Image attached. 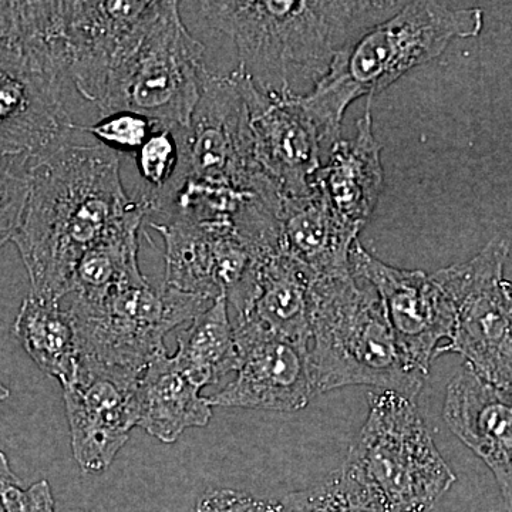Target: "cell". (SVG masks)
Here are the masks:
<instances>
[{
	"label": "cell",
	"mask_w": 512,
	"mask_h": 512,
	"mask_svg": "<svg viewBox=\"0 0 512 512\" xmlns=\"http://www.w3.org/2000/svg\"><path fill=\"white\" fill-rule=\"evenodd\" d=\"M28 204L15 242L32 295L59 301L72 293L83 255L137 211L121 183L116 151L64 143L30 161Z\"/></svg>",
	"instance_id": "6da1fadb"
},
{
	"label": "cell",
	"mask_w": 512,
	"mask_h": 512,
	"mask_svg": "<svg viewBox=\"0 0 512 512\" xmlns=\"http://www.w3.org/2000/svg\"><path fill=\"white\" fill-rule=\"evenodd\" d=\"M406 2L247 0L180 2L237 47L238 70L266 94L306 96L363 33Z\"/></svg>",
	"instance_id": "7a4b0ae2"
},
{
	"label": "cell",
	"mask_w": 512,
	"mask_h": 512,
	"mask_svg": "<svg viewBox=\"0 0 512 512\" xmlns=\"http://www.w3.org/2000/svg\"><path fill=\"white\" fill-rule=\"evenodd\" d=\"M483 10L450 2H406L338 56L329 73L306 96L303 106L333 147L343 117L360 97L372 99L421 64L443 55L457 39L480 35Z\"/></svg>",
	"instance_id": "3957f363"
},
{
	"label": "cell",
	"mask_w": 512,
	"mask_h": 512,
	"mask_svg": "<svg viewBox=\"0 0 512 512\" xmlns=\"http://www.w3.org/2000/svg\"><path fill=\"white\" fill-rule=\"evenodd\" d=\"M309 318L308 363L316 394L372 386L419 396L427 376L403 356L383 303L365 279L353 272L313 279Z\"/></svg>",
	"instance_id": "277c9868"
},
{
	"label": "cell",
	"mask_w": 512,
	"mask_h": 512,
	"mask_svg": "<svg viewBox=\"0 0 512 512\" xmlns=\"http://www.w3.org/2000/svg\"><path fill=\"white\" fill-rule=\"evenodd\" d=\"M369 413L345 466L390 512H430L456 483L416 399L394 390H372Z\"/></svg>",
	"instance_id": "5b68a950"
},
{
	"label": "cell",
	"mask_w": 512,
	"mask_h": 512,
	"mask_svg": "<svg viewBox=\"0 0 512 512\" xmlns=\"http://www.w3.org/2000/svg\"><path fill=\"white\" fill-rule=\"evenodd\" d=\"M214 301L146 279L99 298H74L67 309L79 345L80 365L137 382L154 357L167 352L164 338Z\"/></svg>",
	"instance_id": "8992f818"
},
{
	"label": "cell",
	"mask_w": 512,
	"mask_h": 512,
	"mask_svg": "<svg viewBox=\"0 0 512 512\" xmlns=\"http://www.w3.org/2000/svg\"><path fill=\"white\" fill-rule=\"evenodd\" d=\"M204 52L181 18L180 2H163L136 52L111 79L101 117L131 111L156 126L187 130L208 70Z\"/></svg>",
	"instance_id": "52a82bcc"
},
{
	"label": "cell",
	"mask_w": 512,
	"mask_h": 512,
	"mask_svg": "<svg viewBox=\"0 0 512 512\" xmlns=\"http://www.w3.org/2000/svg\"><path fill=\"white\" fill-rule=\"evenodd\" d=\"M163 2H52L43 33L47 67L84 100L103 103L111 79L136 52Z\"/></svg>",
	"instance_id": "ba28073f"
},
{
	"label": "cell",
	"mask_w": 512,
	"mask_h": 512,
	"mask_svg": "<svg viewBox=\"0 0 512 512\" xmlns=\"http://www.w3.org/2000/svg\"><path fill=\"white\" fill-rule=\"evenodd\" d=\"M181 131V167L173 195L188 183L254 194L274 204L281 201L282 195L256 164L247 101L234 73L221 76L207 70L190 127Z\"/></svg>",
	"instance_id": "9c48e42d"
},
{
	"label": "cell",
	"mask_w": 512,
	"mask_h": 512,
	"mask_svg": "<svg viewBox=\"0 0 512 512\" xmlns=\"http://www.w3.org/2000/svg\"><path fill=\"white\" fill-rule=\"evenodd\" d=\"M510 244L495 238L470 261L434 272L456 306V329L444 353L463 356L485 382L512 394V305L504 268Z\"/></svg>",
	"instance_id": "30bf717a"
},
{
	"label": "cell",
	"mask_w": 512,
	"mask_h": 512,
	"mask_svg": "<svg viewBox=\"0 0 512 512\" xmlns=\"http://www.w3.org/2000/svg\"><path fill=\"white\" fill-rule=\"evenodd\" d=\"M353 274L375 288L387 322L407 362L429 376L456 329V306L436 274L396 268L367 252L359 241L350 254Z\"/></svg>",
	"instance_id": "8fae6325"
},
{
	"label": "cell",
	"mask_w": 512,
	"mask_h": 512,
	"mask_svg": "<svg viewBox=\"0 0 512 512\" xmlns=\"http://www.w3.org/2000/svg\"><path fill=\"white\" fill-rule=\"evenodd\" d=\"M249 111L254 156L259 170L282 197H303L323 165L330 144L301 96L266 94L235 69Z\"/></svg>",
	"instance_id": "7c38bea8"
},
{
	"label": "cell",
	"mask_w": 512,
	"mask_h": 512,
	"mask_svg": "<svg viewBox=\"0 0 512 512\" xmlns=\"http://www.w3.org/2000/svg\"><path fill=\"white\" fill-rule=\"evenodd\" d=\"M64 87L0 43V161L28 165L69 143Z\"/></svg>",
	"instance_id": "4fadbf2b"
},
{
	"label": "cell",
	"mask_w": 512,
	"mask_h": 512,
	"mask_svg": "<svg viewBox=\"0 0 512 512\" xmlns=\"http://www.w3.org/2000/svg\"><path fill=\"white\" fill-rule=\"evenodd\" d=\"M165 245L164 285L215 301L234 291L245 278L255 256L247 247L234 217L167 218L151 222Z\"/></svg>",
	"instance_id": "5bb4252c"
},
{
	"label": "cell",
	"mask_w": 512,
	"mask_h": 512,
	"mask_svg": "<svg viewBox=\"0 0 512 512\" xmlns=\"http://www.w3.org/2000/svg\"><path fill=\"white\" fill-rule=\"evenodd\" d=\"M239 350L237 376L208 396L211 406L295 413L316 396L308 350L275 336L235 329Z\"/></svg>",
	"instance_id": "9a60e30c"
},
{
	"label": "cell",
	"mask_w": 512,
	"mask_h": 512,
	"mask_svg": "<svg viewBox=\"0 0 512 512\" xmlns=\"http://www.w3.org/2000/svg\"><path fill=\"white\" fill-rule=\"evenodd\" d=\"M137 382L79 367L62 386L73 457L84 473L107 470L126 446L137 427Z\"/></svg>",
	"instance_id": "2e32d148"
},
{
	"label": "cell",
	"mask_w": 512,
	"mask_h": 512,
	"mask_svg": "<svg viewBox=\"0 0 512 512\" xmlns=\"http://www.w3.org/2000/svg\"><path fill=\"white\" fill-rule=\"evenodd\" d=\"M312 281L313 276L282 249L259 256L241 284L227 295L232 326L285 339L308 350Z\"/></svg>",
	"instance_id": "e0dca14e"
},
{
	"label": "cell",
	"mask_w": 512,
	"mask_h": 512,
	"mask_svg": "<svg viewBox=\"0 0 512 512\" xmlns=\"http://www.w3.org/2000/svg\"><path fill=\"white\" fill-rule=\"evenodd\" d=\"M443 419L490 468L512 512V394L464 365L447 386Z\"/></svg>",
	"instance_id": "ac0fdd59"
},
{
	"label": "cell",
	"mask_w": 512,
	"mask_h": 512,
	"mask_svg": "<svg viewBox=\"0 0 512 512\" xmlns=\"http://www.w3.org/2000/svg\"><path fill=\"white\" fill-rule=\"evenodd\" d=\"M370 100L357 120L355 136L333 144L312 183L339 221L357 235L372 218L384 185L382 146L373 131Z\"/></svg>",
	"instance_id": "d6986e66"
},
{
	"label": "cell",
	"mask_w": 512,
	"mask_h": 512,
	"mask_svg": "<svg viewBox=\"0 0 512 512\" xmlns=\"http://www.w3.org/2000/svg\"><path fill=\"white\" fill-rule=\"evenodd\" d=\"M281 248L313 279L348 275L350 254L359 235L333 214L316 188L303 197L282 198Z\"/></svg>",
	"instance_id": "ffe728a7"
},
{
	"label": "cell",
	"mask_w": 512,
	"mask_h": 512,
	"mask_svg": "<svg viewBox=\"0 0 512 512\" xmlns=\"http://www.w3.org/2000/svg\"><path fill=\"white\" fill-rule=\"evenodd\" d=\"M174 356L154 357L136 384L137 427L161 443L173 444L185 430L208 426V397Z\"/></svg>",
	"instance_id": "44dd1931"
},
{
	"label": "cell",
	"mask_w": 512,
	"mask_h": 512,
	"mask_svg": "<svg viewBox=\"0 0 512 512\" xmlns=\"http://www.w3.org/2000/svg\"><path fill=\"white\" fill-rule=\"evenodd\" d=\"M13 335L42 372L62 386L73 382L80 365L79 345L72 316L59 301L29 293L13 323Z\"/></svg>",
	"instance_id": "7402d4cb"
},
{
	"label": "cell",
	"mask_w": 512,
	"mask_h": 512,
	"mask_svg": "<svg viewBox=\"0 0 512 512\" xmlns=\"http://www.w3.org/2000/svg\"><path fill=\"white\" fill-rule=\"evenodd\" d=\"M174 359L201 389L237 372L239 350L225 296L215 299L177 336Z\"/></svg>",
	"instance_id": "603a6c76"
},
{
	"label": "cell",
	"mask_w": 512,
	"mask_h": 512,
	"mask_svg": "<svg viewBox=\"0 0 512 512\" xmlns=\"http://www.w3.org/2000/svg\"><path fill=\"white\" fill-rule=\"evenodd\" d=\"M148 215L146 208L137 211L83 255L73 275L74 298H99L146 279L138 266V231Z\"/></svg>",
	"instance_id": "cb8c5ba5"
},
{
	"label": "cell",
	"mask_w": 512,
	"mask_h": 512,
	"mask_svg": "<svg viewBox=\"0 0 512 512\" xmlns=\"http://www.w3.org/2000/svg\"><path fill=\"white\" fill-rule=\"evenodd\" d=\"M278 512H390L375 491L342 466L318 484L288 494Z\"/></svg>",
	"instance_id": "d4e9b609"
},
{
	"label": "cell",
	"mask_w": 512,
	"mask_h": 512,
	"mask_svg": "<svg viewBox=\"0 0 512 512\" xmlns=\"http://www.w3.org/2000/svg\"><path fill=\"white\" fill-rule=\"evenodd\" d=\"M177 131L156 126L134 154L138 173L148 188L141 197L150 207V214L164 212L180 173L181 146Z\"/></svg>",
	"instance_id": "484cf974"
},
{
	"label": "cell",
	"mask_w": 512,
	"mask_h": 512,
	"mask_svg": "<svg viewBox=\"0 0 512 512\" xmlns=\"http://www.w3.org/2000/svg\"><path fill=\"white\" fill-rule=\"evenodd\" d=\"M156 124L140 114L131 111H119L101 117L90 126H79L74 124V131H86L92 134L101 146L110 148L113 151H123L126 154H136L141 146L151 136Z\"/></svg>",
	"instance_id": "4316f807"
},
{
	"label": "cell",
	"mask_w": 512,
	"mask_h": 512,
	"mask_svg": "<svg viewBox=\"0 0 512 512\" xmlns=\"http://www.w3.org/2000/svg\"><path fill=\"white\" fill-rule=\"evenodd\" d=\"M29 191L28 165L0 161V249L18 234Z\"/></svg>",
	"instance_id": "83f0119b"
},
{
	"label": "cell",
	"mask_w": 512,
	"mask_h": 512,
	"mask_svg": "<svg viewBox=\"0 0 512 512\" xmlns=\"http://www.w3.org/2000/svg\"><path fill=\"white\" fill-rule=\"evenodd\" d=\"M279 501L262 500L242 491L220 488L202 495L194 512H278Z\"/></svg>",
	"instance_id": "f1b7e54d"
},
{
	"label": "cell",
	"mask_w": 512,
	"mask_h": 512,
	"mask_svg": "<svg viewBox=\"0 0 512 512\" xmlns=\"http://www.w3.org/2000/svg\"><path fill=\"white\" fill-rule=\"evenodd\" d=\"M2 498L6 512H55V498L46 480L37 481L26 490L10 485Z\"/></svg>",
	"instance_id": "f546056e"
},
{
	"label": "cell",
	"mask_w": 512,
	"mask_h": 512,
	"mask_svg": "<svg viewBox=\"0 0 512 512\" xmlns=\"http://www.w3.org/2000/svg\"><path fill=\"white\" fill-rule=\"evenodd\" d=\"M10 485H20V480L10 468L8 457L0 450V512H6L2 497Z\"/></svg>",
	"instance_id": "4dcf8cb0"
},
{
	"label": "cell",
	"mask_w": 512,
	"mask_h": 512,
	"mask_svg": "<svg viewBox=\"0 0 512 512\" xmlns=\"http://www.w3.org/2000/svg\"><path fill=\"white\" fill-rule=\"evenodd\" d=\"M10 397V390L8 387L3 386L2 383H0V403L5 402V400H8Z\"/></svg>",
	"instance_id": "1f68e13d"
},
{
	"label": "cell",
	"mask_w": 512,
	"mask_h": 512,
	"mask_svg": "<svg viewBox=\"0 0 512 512\" xmlns=\"http://www.w3.org/2000/svg\"><path fill=\"white\" fill-rule=\"evenodd\" d=\"M505 291H507L508 298H510V302L512 305V282L507 281V279H505Z\"/></svg>",
	"instance_id": "d6a6232c"
}]
</instances>
